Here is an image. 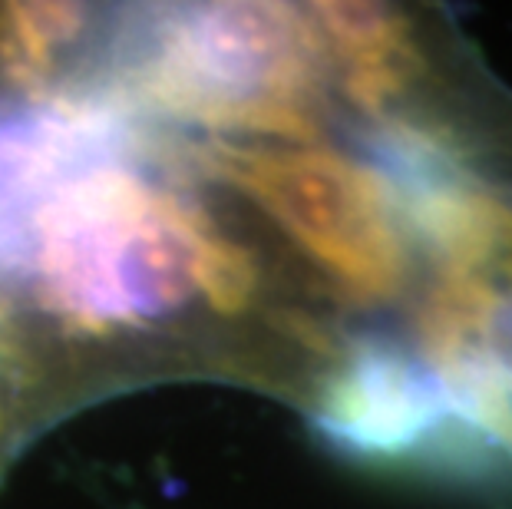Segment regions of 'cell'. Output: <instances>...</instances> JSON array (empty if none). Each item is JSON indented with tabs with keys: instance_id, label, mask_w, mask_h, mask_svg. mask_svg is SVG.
Here are the masks:
<instances>
[{
	"instance_id": "obj_1",
	"label": "cell",
	"mask_w": 512,
	"mask_h": 509,
	"mask_svg": "<svg viewBox=\"0 0 512 509\" xmlns=\"http://www.w3.org/2000/svg\"><path fill=\"white\" fill-rule=\"evenodd\" d=\"M139 123L86 149L20 215L0 268V377L37 384L53 344L70 354L179 331L202 301L215 212L156 166Z\"/></svg>"
},
{
	"instance_id": "obj_2",
	"label": "cell",
	"mask_w": 512,
	"mask_h": 509,
	"mask_svg": "<svg viewBox=\"0 0 512 509\" xmlns=\"http://www.w3.org/2000/svg\"><path fill=\"white\" fill-rule=\"evenodd\" d=\"M93 90L238 143H314L331 86L304 7L172 4L106 17Z\"/></svg>"
},
{
	"instance_id": "obj_3",
	"label": "cell",
	"mask_w": 512,
	"mask_h": 509,
	"mask_svg": "<svg viewBox=\"0 0 512 509\" xmlns=\"http://www.w3.org/2000/svg\"><path fill=\"white\" fill-rule=\"evenodd\" d=\"M420 252L413 354L466 440L512 463V176L397 162Z\"/></svg>"
},
{
	"instance_id": "obj_4",
	"label": "cell",
	"mask_w": 512,
	"mask_h": 509,
	"mask_svg": "<svg viewBox=\"0 0 512 509\" xmlns=\"http://www.w3.org/2000/svg\"><path fill=\"white\" fill-rule=\"evenodd\" d=\"M192 166L232 189L285 238L324 298L384 308L413 298L420 252L397 189L364 153L314 143L205 139Z\"/></svg>"
},
{
	"instance_id": "obj_5",
	"label": "cell",
	"mask_w": 512,
	"mask_h": 509,
	"mask_svg": "<svg viewBox=\"0 0 512 509\" xmlns=\"http://www.w3.org/2000/svg\"><path fill=\"white\" fill-rule=\"evenodd\" d=\"M304 407L324 440L370 463L446 450L456 430L417 354L384 334H351Z\"/></svg>"
},
{
	"instance_id": "obj_6",
	"label": "cell",
	"mask_w": 512,
	"mask_h": 509,
	"mask_svg": "<svg viewBox=\"0 0 512 509\" xmlns=\"http://www.w3.org/2000/svg\"><path fill=\"white\" fill-rule=\"evenodd\" d=\"M106 20L83 4H0V83L24 103L80 86L100 60Z\"/></svg>"
},
{
	"instance_id": "obj_7",
	"label": "cell",
	"mask_w": 512,
	"mask_h": 509,
	"mask_svg": "<svg viewBox=\"0 0 512 509\" xmlns=\"http://www.w3.org/2000/svg\"><path fill=\"white\" fill-rule=\"evenodd\" d=\"M14 437V410H10V400L0 387V463H4V450H7V440Z\"/></svg>"
}]
</instances>
